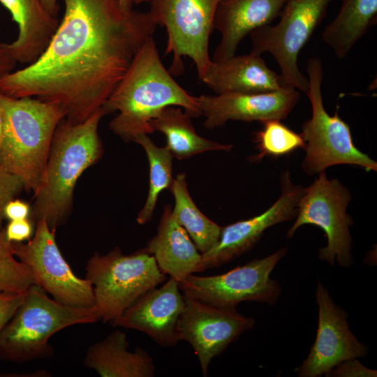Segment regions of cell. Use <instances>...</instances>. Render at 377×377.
Wrapping results in <instances>:
<instances>
[{"label":"cell","instance_id":"cell-19","mask_svg":"<svg viewBox=\"0 0 377 377\" xmlns=\"http://www.w3.org/2000/svg\"><path fill=\"white\" fill-rule=\"evenodd\" d=\"M200 80L216 94L266 93L285 87L280 75L267 66L261 54L253 52L212 60Z\"/></svg>","mask_w":377,"mask_h":377},{"label":"cell","instance_id":"cell-2","mask_svg":"<svg viewBox=\"0 0 377 377\" xmlns=\"http://www.w3.org/2000/svg\"><path fill=\"white\" fill-rule=\"evenodd\" d=\"M104 106L109 113L119 112L109 128L126 142L154 132L150 122L166 107L183 108L191 117L202 115L197 97L183 89L163 66L153 36L139 49Z\"/></svg>","mask_w":377,"mask_h":377},{"label":"cell","instance_id":"cell-10","mask_svg":"<svg viewBox=\"0 0 377 377\" xmlns=\"http://www.w3.org/2000/svg\"><path fill=\"white\" fill-rule=\"evenodd\" d=\"M149 13L156 25L165 27L167 44L165 54H171L170 74L184 71L183 58L195 65L200 80L208 68L209 36L220 0H149Z\"/></svg>","mask_w":377,"mask_h":377},{"label":"cell","instance_id":"cell-14","mask_svg":"<svg viewBox=\"0 0 377 377\" xmlns=\"http://www.w3.org/2000/svg\"><path fill=\"white\" fill-rule=\"evenodd\" d=\"M281 194L276 202L259 215L222 227L214 246L202 254V272L226 265L251 250L266 230L295 219L306 188L295 184L287 170L280 176Z\"/></svg>","mask_w":377,"mask_h":377},{"label":"cell","instance_id":"cell-1","mask_svg":"<svg viewBox=\"0 0 377 377\" xmlns=\"http://www.w3.org/2000/svg\"><path fill=\"white\" fill-rule=\"evenodd\" d=\"M61 20L42 54L0 75V93L59 105L71 124L102 108L156 29L149 11H124L119 0H63Z\"/></svg>","mask_w":377,"mask_h":377},{"label":"cell","instance_id":"cell-9","mask_svg":"<svg viewBox=\"0 0 377 377\" xmlns=\"http://www.w3.org/2000/svg\"><path fill=\"white\" fill-rule=\"evenodd\" d=\"M306 188L298 205L295 221L287 232L292 238L297 230L306 224L321 228L327 238V245L318 250L320 260L334 266L335 262L343 267L353 263V239L350 226L353 224L347 207L352 195L338 179H328L325 171Z\"/></svg>","mask_w":377,"mask_h":377},{"label":"cell","instance_id":"cell-30","mask_svg":"<svg viewBox=\"0 0 377 377\" xmlns=\"http://www.w3.org/2000/svg\"><path fill=\"white\" fill-rule=\"evenodd\" d=\"M330 377H376L377 371L364 366L357 358L343 360L325 374Z\"/></svg>","mask_w":377,"mask_h":377},{"label":"cell","instance_id":"cell-36","mask_svg":"<svg viewBox=\"0 0 377 377\" xmlns=\"http://www.w3.org/2000/svg\"><path fill=\"white\" fill-rule=\"evenodd\" d=\"M120 6L124 11L128 12L131 10L133 6V0H119Z\"/></svg>","mask_w":377,"mask_h":377},{"label":"cell","instance_id":"cell-3","mask_svg":"<svg viewBox=\"0 0 377 377\" xmlns=\"http://www.w3.org/2000/svg\"><path fill=\"white\" fill-rule=\"evenodd\" d=\"M108 113L103 105L81 123L71 124L65 119L60 121L52 138L43 179L34 193V220L44 219L54 230L65 221L78 178L103 154L98 128L102 117Z\"/></svg>","mask_w":377,"mask_h":377},{"label":"cell","instance_id":"cell-7","mask_svg":"<svg viewBox=\"0 0 377 377\" xmlns=\"http://www.w3.org/2000/svg\"><path fill=\"white\" fill-rule=\"evenodd\" d=\"M85 271V279L94 287L100 319L112 325L142 295L166 279L145 249L124 255L116 246L105 255L96 253L87 261Z\"/></svg>","mask_w":377,"mask_h":377},{"label":"cell","instance_id":"cell-13","mask_svg":"<svg viewBox=\"0 0 377 377\" xmlns=\"http://www.w3.org/2000/svg\"><path fill=\"white\" fill-rule=\"evenodd\" d=\"M183 295L185 306L177 322V338L191 345L207 376L212 360L251 330L255 320L237 309L219 308Z\"/></svg>","mask_w":377,"mask_h":377},{"label":"cell","instance_id":"cell-23","mask_svg":"<svg viewBox=\"0 0 377 377\" xmlns=\"http://www.w3.org/2000/svg\"><path fill=\"white\" fill-rule=\"evenodd\" d=\"M341 1L339 13L322 34L323 40L339 59L348 56L377 18V0Z\"/></svg>","mask_w":377,"mask_h":377},{"label":"cell","instance_id":"cell-12","mask_svg":"<svg viewBox=\"0 0 377 377\" xmlns=\"http://www.w3.org/2000/svg\"><path fill=\"white\" fill-rule=\"evenodd\" d=\"M10 247L14 256L29 267L36 284L54 300L71 306H95L91 283L73 272L57 244L54 230L44 219L36 221L31 239L10 242Z\"/></svg>","mask_w":377,"mask_h":377},{"label":"cell","instance_id":"cell-6","mask_svg":"<svg viewBox=\"0 0 377 377\" xmlns=\"http://www.w3.org/2000/svg\"><path fill=\"white\" fill-rule=\"evenodd\" d=\"M309 88L305 92L311 106V117L302 124L305 156L302 168L308 175L318 174L331 166L346 164L377 171V163L354 144L349 125L336 112L326 111L322 96L323 65L319 57L306 64Z\"/></svg>","mask_w":377,"mask_h":377},{"label":"cell","instance_id":"cell-17","mask_svg":"<svg viewBox=\"0 0 377 377\" xmlns=\"http://www.w3.org/2000/svg\"><path fill=\"white\" fill-rule=\"evenodd\" d=\"M179 282L170 276L161 288H154L135 300L112 325L140 331L161 347L175 346L179 318L185 300Z\"/></svg>","mask_w":377,"mask_h":377},{"label":"cell","instance_id":"cell-26","mask_svg":"<svg viewBox=\"0 0 377 377\" xmlns=\"http://www.w3.org/2000/svg\"><path fill=\"white\" fill-rule=\"evenodd\" d=\"M134 142L140 145L146 152L149 165V186L146 202L138 213L137 222L143 225L151 219L158 195L170 188L173 182V156L165 146L159 147L147 134L138 135Z\"/></svg>","mask_w":377,"mask_h":377},{"label":"cell","instance_id":"cell-32","mask_svg":"<svg viewBox=\"0 0 377 377\" xmlns=\"http://www.w3.org/2000/svg\"><path fill=\"white\" fill-rule=\"evenodd\" d=\"M5 232L10 242H23L29 240L33 233L31 223L27 219L10 221Z\"/></svg>","mask_w":377,"mask_h":377},{"label":"cell","instance_id":"cell-37","mask_svg":"<svg viewBox=\"0 0 377 377\" xmlns=\"http://www.w3.org/2000/svg\"><path fill=\"white\" fill-rule=\"evenodd\" d=\"M133 4L138 5L145 1H148L149 0H133Z\"/></svg>","mask_w":377,"mask_h":377},{"label":"cell","instance_id":"cell-25","mask_svg":"<svg viewBox=\"0 0 377 377\" xmlns=\"http://www.w3.org/2000/svg\"><path fill=\"white\" fill-rule=\"evenodd\" d=\"M170 189L175 202L172 209L173 217L186 230L200 253L207 252L217 242L222 227L198 208L188 190L185 173L177 175Z\"/></svg>","mask_w":377,"mask_h":377},{"label":"cell","instance_id":"cell-16","mask_svg":"<svg viewBox=\"0 0 377 377\" xmlns=\"http://www.w3.org/2000/svg\"><path fill=\"white\" fill-rule=\"evenodd\" d=\"M300 91L282 87L266 93H223L197 97L205 117L204 126L214 129L228 121L246 122L286 119L300 101Z\"/></svg>","mask_w":377,"mask_h":377},{"label":"cell","instance_id":"cell-5","mask_svg":"<svg viewBox=\"0 0 377 377\" xmlns=\"http://www.w3.org/2000/svg\"><path fill=\"white\" fill-rule=\"evenodd\" d=\"M98 320L96 306L61 304L34 284L0 332V358L16 363L49 358L54 353L49 343L53 334L71 325Z\"/></svg>","mask_w":377,"mask_h":377},{"label":"cell","instance_id":"cell-24","mask_svg":"<svg viewBox=\"0 0 377 377\" xmlns=\"http://www.w3.org/2000/svg\"><path fill=\"white\" fill-rule=\"evenodd\" d=\"M190 115L177 106L165 108L150 122L154 131L163 133L165 145L173 156L182 160L209 151H228L230 144H221L207 140L197 133Z\"/></svg>","mask_w":377,"mask_h":377},{"label":"cell","instance_id":"cell-20","mask_svg":"<svg viewBox=\"0 0 377 377\" xmlns=\"http://www.w3.org/2000/svg\"><path fill=\"white\" fill-rule=\"evenodd\" d=\"M17 24L18 35L10 43L0 42V50L15 62H34L44 52L59 25L40 0H0Z\"/></svg>","mask_w":377,"mask_h":377},{"label":"cell","instance_id":"cell-34","mask_svg":"<svg viewBox=\"0 0 377 377\" xmlns=\"http://www.w3.org/2000/svg\"><path fill=\"white\" fill-rule=\"evenodd\" d=\"M15 61L0 50V75L10 72L15 66Z\"/></svg>","mask_w":377,"mask_h":377},{"label":"cell","instance_id":"cell-35","mask_svg":"<svg viewBox=\"0 0 377 377\" xmlns=\"http://www.w3.org/2000/svg\"><path fill=\"white\" fill-rule=\"evenodd\" d=\"M40 3L49 14L57 17L59 10L58 0H40Z\"/></svg>","mask_w":377,"mask_h":377},{"label":"cell","instance_id":"cell-33","mask_svg":"<svg viewBox=\"0 0 377 377\" xmlns=\"http://www.w3.org/2000/svg\"><path fill=\"white\" fill-rule=\"evenodd\" d=\"M29 213V205L17 199L10 200L4 208V217L9 221L26 219Z\"/></svg>","mask_w":377,"mask_h":377},{"label":"cell","instance_id":"cell-21","mask_svg":"<svg viewBox=\"0 0 377 377\" xmlns=\"http://www.w3.org/2000/svg\"><path fill=\"white\" fill-rule=\"evenodd\" d=\"M144 249L154 257L163 274L178 282L188 275L202 272V254L186 230L173 217L169 205L163 208L157 234Z\"/></svg>","mask_w":377,"mask_h":377},{"label":"cell","instance_id":"cell-29","mask_svg":"<svg viewBox=\"0 0 377 377\" xmlns=\"http://www.w3.org/2000/svg\"><path fill=\"white\" fill-rule=\"evenodd\" d=\"M24 188L22 182L10 172L0 161V228H2L6 204Z\"/></svg>","mask_w":377,"mask_h":377},{"label":"cell","instance_id":"cell-18","mask_svg":"<svg viewBox=\"0 0 377 377\" xmlns=\"http://www.w3.org/2000/svg\"><path fill=\"white\" fill-rule=\"evenodd\" d=\"M287 0H220L214 29L221 40L212 60L219 61L235 54L242 40L253 31L271 24L279 17Z\"/></svg>","mask_w":377,"mask_h":377},{"label":"cell","instance_id":"cell-11","mask_svg":"<svg viewBox=\"0 0 377 377\" xmlns=\"http://www.w3.org/2000/svg\"><path fill=\"white\" fill-rule=\"evenodd\" d=\"M287 252L286 247L281 248L222 274H193L179 282V287L184 295L219 308L237 309L243 302L274 304L281 296V288L270 275Z\"/></svg>","mask_w":377,"mask_h":377},{"label":"cell","instance_id":"cell-22","mask_svg":"<svg viewBox=\"0 0 377 377\" xmlns=\"http://www.w3.org/2000/svg\"><path fill=\"white\" fill-rule=\"evenodd\" d=\"M123 332L114 330L89 347L84 364L101 377H153L156 368L149 354L136 348L128 350Z\"/></svg>","mask_w":377,"mask_h":377},{"label":"cell","instance_id":"cell-31","mask_svg":"<svg viewBox=\"0 0 377 377\" xmlns=\"http://www.w3.org/2000/svg\"><path fill=\"white\" fill-rule=\"evenodd\" d=\"M25 293H0V332L22 302Z\"/></svg>","mask_w":377,"mask_h":377},{"label":"cell","instance_id":"cell-15","mask_svg":"<svg viewBox=\"0 0 377 377\" xmlns=\"http://www.w3.org/2000/svg\"><path fill=\"white\" fill-rule=\"evenodd\" d=\"M316 299L318 306L317 334L310 352L297 368L300 377H320L339 362L361 358L369 353L351 332L348 313L340 308L326 287L318 281Z\"/></svg>","mask_w":377,"mask_h":377},{"label":"cell","instance_id":"cell-4","mask_svg":"<svg viewBox=\"0 0 377 377\" xmlns=\"http://www.w3.org/2000/svg\"><path fill=\"white\" fill-rule=\"evenodd\" d=\"M3 134L0 161L34 193L43 179L54 131L65 118L57 105L0 93Z\"/></svg>","mask_w":377,"mask_h":377},{"label":"cell","instance_id":"cell-28","mask_svg":"<svg viewBox=\"0 0 377 377\" xmlns=\"http://www.w3.org/2000/svg\"><path fill=\"white\" fill-rule=\"evenodd\" d=\"M34 284L30 269L15 258L5 229L0 228V293H25Z\"/></svg>","mask_w":377,"mask_h":377},{"label":"cell","instance_id":"cell-8","mask_svg":"<svg viewBox=\"0 0 377 377\" xmlns=\"http://www.w3.org/2000/svg\"><path fill=\"white\" fill-rule=\"evenodd\" d=\"M333 0H287L275 25L251 34V52L271 54L280 68L283 87L305 93L309 80L300 71L297 59L302 48L327 14Z\"/></svg>","mask_w":377,"mask_h":377},{"label":"cell","instance_id":"cell-27","mask_svg":"<svg viewBox=\"0 0 377 377\" xmlns=\"http://www.w3.org/2000/svg\"><path fill=\"white\" fill-rule=\"evenodd\" d=\"M263 127L254 134V141L258 154L254 161L265 156L279 157L302 148L305 142L300 134L295 133L279 119H270L262 122Z\"/></svg>","mask_w":377,"mask_h":377}]
</instances>
